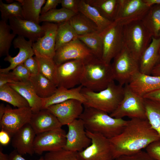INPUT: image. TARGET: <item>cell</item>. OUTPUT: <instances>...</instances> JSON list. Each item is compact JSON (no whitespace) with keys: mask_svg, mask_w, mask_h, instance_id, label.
<instances>
[{"mask_svg":"<svg viewBox=\"0 0 160 160\" xmlns=\"http://www.w3.org/2000/svg\"><path fill=\"white\" fill-rule=\"evenodd\" d=\"M29 123L36 135L62 126L57 118L47 109L33 113Z\"/></svg>","mask_w":160,"mask_h":160,"instance_id":"cell-23","label":"cell"},{"mask_svg":"<svg viewBox=\"0 0 160 160\" xmlns=\"http://www.w3.org/2000/svg\"><path fill=\"white\" fill-rule=\"evenodd\" d=\"M66 135L61 127L36 135L33 143L34 153L41 155L45 151L63 149L66 144Z\"/></svg>","mask_w":160,"mask_h":160,"instance_id":"cell-11","label":"cell"},{"mask_svg":"<svg viewBox=\"0 0 160 160\" xmlns=\"http://www.w3.org/2000/svg\"><path fill=\"white\" fill-rule=\"evenodd\" d=\"M123 26L115 21L101 33L103 52L102 60L111 64L112 60L124 47Z\"/></svg>","mask_w":160,"mask_h":160,"instance_id":"cell-9","label":"cell"},{"mask_svg":"<svg viewBox=\"0 0 160 160\" xmlns=\"http://www.w3.org/2000/svg\"><path fill=\"white\" fill-rule=\"evenodd\" d=\"M123 35L124 47L139 61L150 43L152 36L141 20L123 26Z\"/></svg>","mask_w":160,"mask_h":160,"instance_id":"cell-5","label":"cell"},{"mask_svg":"<svg viewBox=\"0 0 160 160\" xmlns=\"http://www.w3.org/2000/svg\"><path fill=\"white\" fill-rule=\"evenodd\" d=\"M160 38L152 37L151 42L139 60V71L151 75L156 66L160 62Z\"/></svg>","mask_w":160,"mask_h":160,"instance_id":"cell-22","label":"cell"},{"mask_svg":"<svg viewBox=\"0 0 160 160\" xmlns=\"http://www.w3.org/2000/svg\"><path fill=\"white\" fill-rule=\"evenodd\" d=\"M144 99L147 119L160 137V101Z\"/></svg>","mask_w":160,"mask_h":160,"instance_id":"cell-34","label":"cell"},{"mask_svg":"<svg viewBox=\"0 0 160 160\" xmlns=\"http://www.w3.org/2000/svg\"><path fill=\"white\" fill-rule=\"evenodd\" d=\"M94 56L91 51L77 39L56 50L53 60L58 65L73 60H81L84 62Z\"/></svg>","mask_w":160,"mask_h":160,"instance_id":"cell-13","label":"cell"},{"mask_svg":"<svg viewBox=\"0 0 160 160\" xmlns=\"http://www.w3.org/2000/svg\"><path fill=\"white\" fill-rule=\"evenodd\" d=\"M32 113L30 107L12 109L6 106L5 113L0 120L1 129L12 136L17 131L29 123Z\"/></svg>","mask_w":160,"mask_h":160,"instance_id":"cell-14","label":"cell"},{"mask_svg":"<svg viewBox=\"0 0 160 160\" xmlns=\"http://www.w3.org/2000/svg\"><path fill=\"white\" fill-rule=\"evenodd\" d=\"M36 134L29 123L17 131L13 135L12 147L20 154H28L31 156L34 153L33 143Z\"/></svg>","mask_w":160,"mask_h":160,"instance_id":"cell-21","label":"cell"},{"mask_svg":"<svg viewBox=\"0 0 160 160\" xmlns=\"http://www.w3.org/2000/svg\"><path fill=\"white\" fill-rule=\"evenodd\" d=\"M22 7L23 19L39 24L42 7L45 0H16Z\"/></svg>","mask_w":160,"mask_h":160,"instance_id":"cell-29","label":"cell"},{"mask_svg":"<svg viewBox=\"0 0 160 160\" xmlns=\"http://www.w3.org/2000/svg\"><path fill=\"white\" fill-rule=\"evenodd\" d=\"M146 151L157 160H160V140L154 141L146 148Z\"/></svg>","mask_w":160,"mask_h":160,"instance_id":"cell-43","label":"cell"},{"mask_svg":"<svg viewBox=\"0 0 160 160\" xmlns=\"http://www.w3.org/2000/svg\"><path fill=\"white\" fill-rule=\"evenodd\" d=\"M143 1L145 5L149 7L156 5L160 4V0H143Z\"/></svg>","mask_w":160,"mask_h":160,"instance_id":"cell-51","label":"cell"},{"mask_svg":"<svg viewBox=\"0 0 160 160\" xmlns=\"http://www.w3.org/2000/svg\"><path fill=\"white\" fill-rule=\"evenodd\" d=\"M10 26L7 22L1 20L0 21V56L9 55V50L12 43L16 35L11 33Z\"/></svg>","mask_w":160,"mask_h":160,"instance_id":"cell-38","label":"cell"},{"mask_svg":"<svg viewBox=\"0 0 160 160\" xmlns=\"http://www.w3.org/2000/svg\"><path fill=\"white\" fill-rule=\"evenodd\" d=\"M115 160H157L146 151L142 150L130 154L120 156Z\"/></svg>","mask_w":160,"mask_h":160,"instance_id":"cell-41","label":"cell"},{"mask_svg":"<svg viewBox=\"0 0 160 160\" xmlns=\"http://www.w3.org/2000/svg\"><path fill=\"white\" fill-rule=\"evenodd\" d=\"M33 43L31 41L27 40L25 38L18 36L14 40L13 44L15 48L19 49V52L15 57H12L9 55L4 58V60L9 63L10 65L7 68H0V73L9 72L34 55L32 48Z\"/></svg>","mask_w":160,"mask_h":160,"instance_id":"cell-19","label":"cell"},{"mask_svg":"<svg viewBox=\"0 0 160 160\" xmlns=\"http://www.w3.org/2000/svg\"><path fill=\"white\" fill-rule=\"evenodd\" d=\"M91 143L82 151L77 152L81 160H115L109 139L97 133L86 130Z\"/></svg>","mask_w":160,"mask_h":160,"instance_id":"cell-8","label":"cell"},{"mask_svg":"<svg viewBox=\"0 0 160 160\" xmlns=\"http://www.w3.org/2000/svg\"><path fill=\"white\" fill-rule=\"evenodd\" d=\"M144 98L160 101V89L144 95Z\"/></svg>","mask_w":160,"mask_h":160,"instance_id":"cell-49","label":"cell"},{"mask_svg":"<svg viewBox=\"0 0 160 160\" xmlns=\"http://www.w3.org/2000/svg\"><path fill=\"white\" fill-rule=\"evenodd\" d=\"M7 84L27 101L33 113H36L42 109L41 98L37 95L29 81L25 82H16Z\"/></svg>","mask_w":160,"mask_h":160,"instance_id":"cell-25","label":"cell"},{"mask_svg":"<svg viewBox=\"0 0 160 160\" xmlns=\"http://www.w3.org/2000/svg\"><path fill=\"white\" fill-rule=\"evenodd\" d=\"M23 64L31 75L39 73L38 64L34 57L28 58Z\"/></svg>","mask_w":160,"mask_h":160,"instance_id":"cell-44","label":"cell"},{"mask_svg":"<svg viewBox=\"0 0 160 160\" xmlns=\"http://www.w3.org/2000/svg\"><path fill=\"white\" fill-rule=\"evenodd\" d=\"M141 21L152 37L160 38V4L150 7Z\"/></svg>","mask_w":160,"mask_h":160,"instance_id":"cell-28","label":"cell"},{"mask_svg":"<svg viewBox=\"0 0 160 160\" xmlns=\"http://www.w3.org/2000/svg\"><path fill=\"white\" fill-rule=\"evenodd\" d=\"M0 100L17 108L30 107L27 101L8 84L0 87Z\"/></svg>","mask_w":160,"mask_h":160,"instance_id":"cell-33","label":"cell"},{"mask_svg":"<svg viewBox=\"0 0 160 160\" xmlns=\"http://www.w3.org/2000/svg\"><path fill=\"white\" fill-rule=\"evenodd\" d=\"M81 92L86 99L84 105L111 113L117 107L124 95V87L113 81L105 89L95 92L83 87Z\"/></svg>","mask_w":160,"mask_h":160,"instance_id":"cell-4","label":"cell"},{"mask_svg":"<svg viewBox=\"0 0 160 160\" xmlns=\"http://www.w3.org/2000/svg\"></svg>","mask_w":160,"mask_h":160,"instance_id":"cell-55","label":"cell"},{"mask_svg":"<svg viewBox=\"0 0 160 160\" xmlns=\"http://www.w3.org/2000/svg\"><path fill=\"white\" fill-rule=\"evenodd\" d=\"M29 81L37 95L42 99L50 97L57 88L52 81L39 73L31 75Z\"/></svg>","mask_w":160,"mask_h":160,"instance_id":"cell-27","label":"cell"},{"mask_svg":"<svg viewBox=\"0 0 160 160\" xmlns=\"http://www.w3.org/2000/svg\"><path fill=\"white\" fill-rule=\"evenodd\" d=\"M9 4L3 3L0 0V11L1 20L6 22L11 18L18 17L23 18L21 4L15 0Z\"/></svg>","mask_w":160,"mask_h":160,"instance_id":"cell-39","label":"cell"},{"mask_svg":"<svg viewBox=\"0 0 160 160\" xmlns=\"http://www.w3.org/2000/svg\"><path fill=\"white\" fill-rule=\"evenodd\" d=\"M43 160H81L77 152L62 149L56 151L49 152L43 156Z\"/></svg>","mask_w":160,"mask_h":160,"instance_id":"cell-40","label":"cell"},{"mask_svg":"<svg viewBox=\"0 0 160 160\" xmlns=\"http://www.w3.org/2000/svg\"><path fill=\"white\" fill-rule=\"evenodd\" d=\"M43 36L33 43L34 53L53 59L55 52V41L58 24L44 22L42 25Z\"/></svg>","mask_w":160,"mask_h":160,"instance_id":"cell-17","label":"cell"},{"mask_svg":"<svg viewBox=\"0 0 160 160\" xmlns=\"http://www.w3.org/2000/svg\"><path fill=\"white\" fill-rule=\"evenodd\" d=\"M18 81L12 72L0 73V87L6 84Z\"/></svg>","mask_w":160,"mask_h":160,"instance_id":"cell-46","label":"cell"},{"mask_svg":"<svg viewBox=\"0 0 160 160\" xmlns=\"http://www.w3.org/2000/svg\"><path fill=\"white\" fill-rule=\"evenodd\" d=\"M69 21L78 36L100 32L96 24L81 12L76 13Z\"/></svg>","mask_w":160,"mask_h":160,"instance_id":"cell-30","label":"cell"},{"mask_svg":"<svg viewBox=\"0 0 160 160\" xmlns=\"http://www.w3.org/2000/svg\"><path fill=\"white\" fill-rule=\"evenodd\" d=\"M68 131L66 135V142L63 148L73 152L81 151L88 147L91 140L87 135L84 122L78 119L67 125Z\"/></svg>","mask_w":160,"mask_h":160,"instance_id":"cell-15","label":"cell"},{"mask_svg":"<svg viewBox=\"0 0 160 160\" xmlns=\"http://www.w3.org/2000/svg\"><path fill=\"white\" fill-rule=\"evenodd\" d=\"M111 65L114 80L122 86L139 71V61L124 47L114 58Z\"/></svg>","mask_w":160,"mask_h":160,"instance_id":"cell-7","label":"cell"},{"mask_svg":"<svg viewBox=\"0 0 160 160\" xmlns=\"http://www.w3.org/2000/svg\"><path fill=\"white\" fill-rule=\"evenodd\" d=\"M83 111L79 118L83 121L86 130L111 139L120 134L128 120L111 116L104 111L84 106Z\"/></svg>","mask_w":160,"mask_h":160,"instance_id":"cell-2","label":"cell"},{"mask_svg":"<svg viewBox=\"0 0 160 160\" xmlns=\"http://www.w3.org/2000/svg\"><path fill=\"white\" fill-rule=\"evenodd\" d=\"M114 77L111 64L94 56L84 61V69L81 85L95 92L105 89Z\"/></svg>","mask_w":160,"mask_h":160,"instance_id":"cell-3","label":"cell"},{"mask_svg":"<svg viewBox=\"0 0 160 160\" xmlns=\"http://www.w3.org/2000/svg\"><path fill=\"white\" fill-rule=\"evenodd\" d=\"M84 62L79 60L66 61L57 65L58 87L72 89L81 85Z\"/></svg>","mask_w":160,"mask_h":160,"instance_id":"cell-10","label":"cell"},{"mask_svg":"<svg viewBox=\"0 0 160 160\" xmlns=\"http://www.w3.org/2000/svg\"><path fill=\"white\" fill-rule=\"evenodd\" d=\"M9 160H26L15 149L9 155ZM38 160H43V156H41Z\"/></svg>","mask_w":160,"mask_h":160,"instance_id":"cell-50","label":"cell"},{"mask_svg":"<svg viewBox=\"0 0 160 160\" xmlns=\"http://www.w3.org/2000/svg\"><path fill=\"white\" fill-rule=\"evenodd\" d=\"M80 0H61L62 8L71 10L76 13L79 12V5Z\"/></svg>","mask_w":160,"mask_h":160,"instance_id":"cell-45","label":"cell"},{"mask_svg":"<svg viewBox=\"0 0 160 160\" xmlns=\"http://www.w3.org/2000/svg\"><path fill=\"white\" fill-rule=\"evenodd\" d=\"M9 20L12 33L18 36L28 38L33 43L44 35V28L39 24L18 17L11 18Z\"/></svg>","mask_w":160,"mask_h":160,"instance_id":"cell-18","label":"cell"},{"mask_svg":"<svg viewBox=\"0 0 160 160\" xmlns=\"http://www.w3.org/2000/svg\"><path fill=\"white\" fill-rule=\"evenodd\" d=\"M12 72L19 81H29L31 75L23 63L17 66Z\"/></svg>","mask_w":160,"mask_h":160,"instance_id":"cell-42","label":"cell"},{"mask_svg":"<svg viewBox=\"0 0 160 160\" xmlns=\"http://www.w3.org/2000/svg\"><path fill=\"white\" fill-rule=\"evenodd\" d=\"M11 136L7 131L1 129L0 132V143L2 145H6L10 142Z\"/></svg>","mask_w":160,"mask_h":160,"instance_id":"cell-48","label":"cell"},{"mask_svg":"<svg viewBox=\"0 0 160 160\" xmlns=\"http://www.w3.org/2000/svg\"><path fill=\"white\" fill-rule=\"evenodd\" d=\"M78 35L69 20L58 24L55 41V51L63 45L78 39Z\"/></svg>","mask_w":160,"mask_h":160,"instance_id":"cell-35","label":"cell"},{"mask_svg":"<svg viewBox=\"0 0 160 160\" xmlns=\"http://www.w3.org/2000/svg\"><path fill=\"white\" fill-rule=\"evenodd\" d=\"M0 146V160H9V155L3 153L2 145Z\"/></svg>","mask_w":160,"mask_h":160,"instance_id":"cell-53","label":"cell"},{"mask_svg":"<svg viewBox=\"0 0 160 160\" xmlns=\"http://www.w3.org/2000/svg\"><path fill=\"white\" fill-rule=\"evenodd\" d=\"M151 74L154 76H160V62L154 68Z\"/></svg>","mask_w":160,"mask_h":160,"instance_id":"cell-52","label":"cell"},{"mask_svg":"<svg viewBox=\"0 0 160 160\" xmlns=\"http://www.w3.org/2000/svg\"><path fill=\"white\" fill-rule=\"evenodd\" d=\"M128 85L134 92L143 97L160 89V76L146 74L139 71L132 77Z\"/></svg>","mask_w":160,"mask_h":160,"instance_id":"cell-20","label":"cell"},{"mask_svg":"<svg viewBox=\"0 0 160 160\" xmlns=\"http://www.w3.org/2000/svg\"><path fill=\"white\" fill-rule=\"evenodd\" d=\"M83 103L71 99L54 105L46 109L53 114L62 126L67 125L79 118L84 111Z\"/></svg>","mask_w":160,"mask_h":160,"instance_id":"cell-16","label":"cell"},{"mask_svg":"<svg viewBox=\"0 0 160 160\" xmlns=\"http://www.w3.org/2000/svg\"><path fill=\"white\" fill-rule=\"evenodd\" d=\"M61 0H47L44 6L41 9V15L45 13L49 10L55 9L57 6L61 3Z\"/></svg>","mask_w":160,"mask_h":160,"instance_id":"cell-47","label":"cell"},{"mask_svg":"<svg viewBox=\"0 0 160 160\" xmlns=\"http://www.w3.org/2000/svg\"><path fill=\"white\" fill-rule=\"evenodd\" d=\"M83 87L81 85L70 89L62 87H57L56 92L50 97L41 98L42 109H46L49 106L71 99L78 100L84 104L86 102V99L81 92Z\"/></svg>","mask_w":160,"mask_h":160,"instance_id":"cell-24","label":"cell"},{"mask_svg":"<svg viewBox=\"0 0 160 160\" xmlns=\"http://www.w3.org/2000/svg\"><path fill=\"white\" fill-rule=\"evenodd\" d=\"M39 67V73L48 78L57 87L58 82L57 65L53 59L34 53Z\"/></svg>","mask_w":160,"mask_h":160,"instance_id":"cell-31","label":"cell"},{"mask_svg":"<svg viewBox=\"0 0 160 160\" xmlns=\"http://www.w3.org/2000/svg\"><path fill=\"white\" fill-rule=\"evenodd\" d=\"M78 39L86 45L95 56L102 59L103 43L101 33L97 32L79 35Z\"/></svg>","mask_w":160,"mask_h":160,"instance_id":"cell-36","label":"cell"},{"mask_svg":"<svg viewBox=\"0 0 160 160\" xmlns=\"http://www.w3.org/2000/svg\"><path fill=\"white\" fill-rule=\"evenodd\" d=\"M76 13L63 8L59 9L55 8L41 15L39 23L44 22L58 24L69 21Z\"/></svg>","mask_w":160,"mask_h":160,"instance_id":"cell-37","label":"cell"},{"mask_svg":"<svg viewBox=\"0 0 160 160\" xmlns=\"http://www.w3.org/2000/svg\"><path fill=\"white\" fill-rule=\"evenodd\" d=\"M114 159L122 155L135 153L160 140L157 132L147 119L134 118L128 122L119 135L109 139Z\"/></svg>","mask_w":160,"mask_h":160,"instance_id":"cell-1","label":"cell"},{"mask_svg":"<svg viewBox=\"0 0 160 160\" xmlns=\"http://www.w3.org/2000/svg\"><path fill=\"white\" fill-rule=\"evenodd\" d=\"M97 9L104 17L112 21L115 19L119 6V0H85Z\"/></svg>","mask_w":160,"mask_h":160,"instance_id":"cell-32","label":"cell"},{"mask_svg":"<svg viewBox=\"0 0 160 160\" xmlns=\"http://www.w3.org/2000/svg\"><path fill=\"white\" fill-rule=\"evenodd\" d=\"M109 115L117 118L127 116L131 119H147L144 99L132 91L127 84L124 87L122 100L116 108Z\"/></svg>","mask_w":160,"mask_h":160,"instance_id":"cell-6","label":"cell"},{"mask_svg":"<svg viewBox=\"0 0 160 160\" xmlns=\"http://www.w3.org/2000/svg\"><path fill=\"white\" fill-rule=\"evenodd\" d=\"M6 110V106L3 104L1 103L0 105V120L4 116Z\"/></svg>","mask_w":160,"mask_h":160,"instance_id":"cell-54","label":"cell"},{"mask_svg":"<svg viewBox=\"0 0 160 160\" xmlns=\"http://www.w3.org/2000/svg\"><path fill=\"white\" fill-rule=\"evenodd\" d=\"M79 11L94 22L100 33L113 22L103 16L97 9L87 3L85 0H80Z\"/></svg>","mask_w":160,"mask_h":160,"instance_id":"cell-26","label":"cell"},{"mask_svg":"<svg viewBox=\"0 0 160 160\" xmlns=\"http://www.w3.org/2000/svg\"><path fill=\"white\" fill-rule=\"evenodd\" d=\"M119 4L114 21L124 26L141 20L150 7L143 0H119Z\"/></svg>","mask_w":160,"mask_h":160,"instance_id":"cell-12","label":"cell"}]
</instances>
